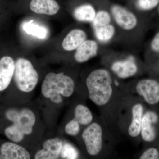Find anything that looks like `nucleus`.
Instances as JSON below:
<instances>
[{
	"instance_id": "obj_1",
	"label": "nucleus",
	"mask_w": 159,
	"mask_h": 159,
	"mask_svg": "<svg viewBox=\"0 0 159 159\" xmlns=\"http://www.w3.org/2000/svg\"><path fill=\"white\" fill-rule=\"evenodd\" d=\"M89 97L94 104L103 106L109 102L113 95V80L110 73L104 69L94 70L86 80Z\"/></svg>"
},
{
	"instance_id": "obj_2",
	"label": "nucleus",
	"mask_w": 159,
	"mask_h": 159,
	"mask_svg": "<svg viewBox=\"0 0 159 159\" xmlns=\"http://www.w3.org/2000/svg\"><path fill=\"white\" fill-rule=\"evenodd\" d=\"M6 118L13 122V125L5 129V134L14 142H20L25 135L30 134L36 121L35 115L31 110L24 108L21 110L11 109L6 113Z\"/></svg>"
},
{
	"instance_id": "obj_3",
	"label": "nucleus",
	"mask_w": 159,
	"mask_h": 159,
	"mask_svg": "<svg viewBox=\"0 0 159 159\" xmlns=\"http://www.w3.org/2000/svg\"><path fill=\"white\" fill-rule=\"evenodd\" d=\"M75 89V83L71 77L63 73H49L46 75L41 86L43 96L56 104L63 102L61 96L71 97Z\"/></svg>"
},
{
	"instance_id": "obj_4",
	"label": "nucleus",
	"mask_w": 159,
	"mask_h": 159,
	"mask_svg": "<svg viewBox=\"0 0 159 159\" xmlns=\"http://www.w3.org/2000/svg\"><path fill=\"white\" fill-rule=\"evenodd\" d=\"M14 80L17 87L24 93H30L38 82V74L29 60L20 57L15 62Z\"/></svg>"
},
{
	"instance_id": "obj_5",
	"label": "nucleus",
	"mask_w": 159,
	"mask_h": 159,
	"mask_svg": "<svg viewBox=\"0 0 159 159\" xmlns=\"http://www.w3.org/2000/svg\"><path fill=\"white\" fill-rule=\"evenodd\" d=\"M82 139L88 153L92 156L99 154L102 148V130L97 122L91 123L83 132Z\"/></svg>"
},
{
	"instance_id": "obj_6",
	"label": "nucleus",
	"mask_w": 159,
	"mask_h": 159,
	"mask_svg": "<svg viewBox=\"0 0 159 159\" xmlns=\"http://www.w3.org/2000/svg\"><path fill=\"white\" fill-rule=\"evenodd\" d=\"M110 13L117 25L124 31H131L138 25V19L136 16L132 11L121 5H112Z\"/></svg>"
},
{
	"instance_id": "obj_7",
	"label": "nucleus",
	"mask_w": 159,
	"mask_h": 159,
	"mask_svg": "<svg viewBox=\"0 0 159 159\" xmlns=\"http://www.w3.org/2000/svg\"><path fill=\"white\" fill-rule=\"evenodd\" d=\"M137 93L148 104L154 105L159 102V83L152 79L142 80L135 87Z\"/></svg>"
},
{
	"instance_id": "obj_8",
	"label": "nucleus",
	"mask_w": 159,
	"mask_h": 159,
	"mask_svg": "<svg viewBox=\"0 0 159 159\" xmlns=\"http://www.w3.org/2000/svg\"><path fill=\"white\" fill-rule=\"evenodd\" d=\"M63 145L62 141L58 138L48 139L44 143L43 149L38 151L35 154L34 159H57Z\"/></svg>"
},
{
	"instance_id": "obj_9",
	"label": "nucleus",
	"mask_w": 159,
	"mask_h": 159,
	"mask_svg": "<svg viewBox=\"0 0 159 159\" xmlns=\"http://www.w3.org/2000/svg\"><path fill=\"white\" fill-rule=\"evenodd\" d=\"M111 70L117 77L125 79L135 76L138 73V67L132 60L125 59L113 63Z\"/></svg>"
},
{
	"instance_id": "obj_10",
	"label": "nucleus",
	"mask_w": 159,
	"mask_h": 159,
	"mask_svg": "<svg viewBox=\"0 0 159 159\" xmlns=\"http://www.w3.org/2000/svg\"><path fill=\"white\" fill-rule=\"evenodd\" d=\"M157 115L153 111H148L143 116L141 134L145 142H153L156 138V131L154 124L157 122Z\"/></svg>"
},
{
	"instance_id": "obj_11",
	"label": "nucleus",
	"mask_w": 159,
	"mask_h": 159,
	"mask_svg": "<svg viewBox=\"0 0 159 159\" xmlns=\"http://www.w3.org/2000/svg\"><path fill=\"white\" fill-rule=\"evenodd\" d=\"M15 63L11 57L5 56L0 59V92L6 89L14 76Z\"/></svg>"
},
{
	"instance_id": "obj_12",
	"label": "nucleus",
	"mask_w": 159,
	"mask_h": 159,
	"mask_svg": "<svg viewBox=\"0 0 159 159\" xmlns=\"http://www.w3.org/2000/svg\"><path fill=\"white\" fill-rule=\"evenodd\" d=\"M31 155L22 146L7 142L4 143L0 148V159H29Z\"/></svg>"
},
{
	"instance_id": "obj_13",
	"label": "nucleus",
	"mask_w": 159,
	"mask_h": 159,
	"mask_svg": "<svg viewBox=\"0 0 159 159\" xmlns=\"http://www.w3.org/2000/svg\"><path fill=\"white\" fill-rule=\"evenodd\" d=\"M98 50L99 46L96 41L86 40L76 49L74 59L80 63L86 62L97 55Z\"/></svg>"
},
{
	"instance_id": "obj_14",
	"label": "nucleus",
	"mask_w": 159,
	"mask_h": 159,
	"mask_svg": "<svg viewBox=\"0 0 159 159\" xmlns=\"http://www.w3.org/2000/svg\"><path fill=\"white\" fill-rule=\"evenodd\" d=\"M29 8L34 13L52 16L57 14L60 6L56 0H31Z\"/></svg>"
},
{
	"instance_id": "obj_15",
	"label": "nucleus",
	"mask_w": 159,
	"mask_h": 159,
	"mask_svg": "<svg viewBox=\"0 0 159 159\" xmlns=\"http://www.w3.org/2000/svg\"><path fill=\"white\" fill-rule=\"evenodd\" d=\"M86 33L80 29L71 30L64 38L62 43L64 50L71 51L76 49L87 39Z\"/></svg>"
},
{
	"instance_id": "obj_16",
	"label": "nucleus",
	"mask_w": 159,
	"mask_h": 159,
	"mask_svg": "<svg viewBox=\"0 0 159 159\" xmlns=\"http://www.w3.org/2000/svg\"><path fill=\"white\" fill-rule=\"evenodd\" d=\"M143 107L141 103H136L132 108V119L128 127L129 135L132 138L139 136L141 134Z\"/></svg>"
},
{
	"instance_id": "obj_17",
	"label": "nucleus",
	"mask_w": 159,
	"mask_h": 159,
	"mask_svg": "<svg viewBox=\"0 0 159 159\" xmlns=\"http://www.w3.org/2000/svg\"><path fill=\"white\" fill-rule=\"evenodd\" d=\"M95 7L90 3L79 5L74 9L73 15L75 19L82 22L92 23L97 14Z\"/></svg>"
},
{
	"instance_id": "obj_18",
	"label": "nucleus",
	"mask_w": 159,
	"mask_h": 159,
	"mask_svg": "<svg viewBox=\"0 0 159 159\" xmlns=\"http://www.w3.org/2000/svg\"><path fill=\"white\" fill-rule=\"evenodd\" d=\"M74 119L80 125H89L93 121V114L87 107L83 104H79L76 106L74 110Z\"/></svg>"
},
{
	"instance_id": "obj_19",
	"label": "nucleus",
	"mask_w": 159,
	"mask_h": 159,
	"mask_svg": "<svg viewBox=\"0 0 159 159\" xmlns=\"http://www.w3.org/2000/svg\"><path fill=\"white\" fill-rule=\"evenodd\" d=\"M93 30L96 39L103 43H108L112 39L116 33V29L111 24Z\"/></svg>"
},
{
	"instance_id": "obj_20",
	"label": "nucleus",
	"mask_w": 159,
	"mask_h": 159,
	"mask_svg": "<svg viewBox=\"0 0 159 159\" xmlns=\"http://www.w3.org/2000/svg\"><path fill=\"white\" fill-rule=\"evenodd\" d=\"M112 16L110 12L101 9L97 11L95 18L92 22L93 29H95L111 24Z\"/></svg>"
},
{
	"instance_id": "obj_21",
	"label": "nucleus",
	"mask_w": 159,
	"mask_h": 159,
	"mask_svg": "<svg viewBox=\"0 0 159 159\" xmlns=\"http://www.w3.org/2000/svg\"><path fill=\"white\" fill-rule=\"evenodd\" d=\"M32 21L26 23L24 26V30L28 34H31L40 39H44L47 36V30L44 28L39 27L32 23Z\"/></svg>"
},
{
	"instance_id": "obj_22",
	"label": "nucleus",
	"mask_w": 159,
	"mask_h": 159,
	"mask_svg": "<svg viewBox=\"0 0 159 159\" xmlns=\"http://www.w3.org/2000/svg\"><path fill=\"white\" fill-rule=\"evenodd\" d=\"M136 6L142 11H150L159 5V0H136Z\"/></svg>"
},
{
	"instance_id": "obj_23",
	"label": "nucleus",
	"mask_w": 159,
	"mask_h": 159,
	"mask_svg": "<svg viewBox=\"0 0 159 159\" xmlns=\"http://www.w3.org/2000/svg\"><path fill=\"white\" fill-rule=\"evenodd\" d=\"M61 154L62 158L64 159H76L78 157L77 150L69 144L63 145Z\"/></svg>"
},
{
	"instance_id": "obj_24",
	"label": "nucleus",
	"mask_w": 159,
	"mask_h": 159,
	"mask_svg": "<svg viewBox=\"0 0 159 159\" xmlns=\"http://www.w3.org/2000/svg\"><path fill=\"white\" fill-rule=\"evenodd\" d=\"M66 132L71 136H76L79 133L80 125L75 119H72L66 125Z\"/></svg>"
},
{
	"instance_id": "obj_25",
	"label": "nucleus",
	"mask_w": 159,
	"mask_h": 159,
	"mask_svg": "<svg viewBox=\"0 0 159 159\" xmlns=\"http://www.w3.org/2000/svg\"><path fill=\"white\" fill-rule=\"evenodd\" d=\"M140 159H159V152L157 149L154 148H151L145 151L140 156Z\"/></svg>"
},
{
	"instance_id": "obj_26",
	"label": "nucleus",
	"mask_w": 159,
	"mask_h": 159,
	"mask_svg": "<svg viewBox=\"0 0 159 159\" xmlns=\"http://www.w3.org/2000/svg\"><path fill=\"white\" fill-rule=\"evenodd\" d=\"M150 47L152 51L159 53V32L154 37L151 43Z\"/></svg>"
},
{
	"instance_id": "obj_27",
	"label": "nucleus",
	"mask_w": 159,
	"mask_h": 159,
	"mask_svg": "<svg viewBox=\"0 0 159 159\" xmlns=\"http://www.w3.org/2000/svg\"></svg>"
}]
</instances>
